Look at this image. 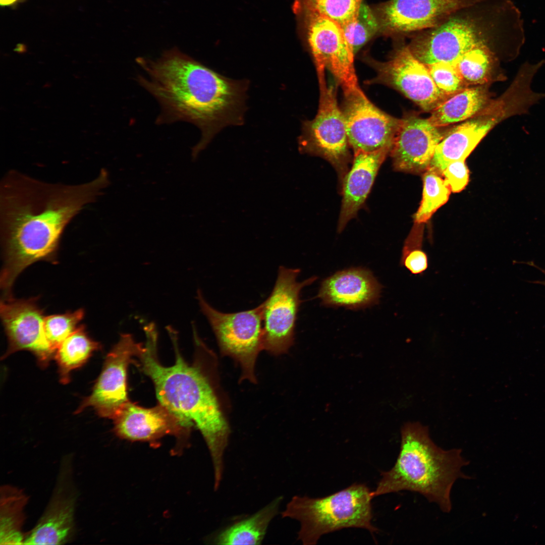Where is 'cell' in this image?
Masks as SVG:
<instances>
[{
  "mask_svg": "<svg viewBox=\"0 0 545 545\" xmlns=\"http://www.w3.org/2000/svg\"><path fill=\"white\" fill-rule=\"evenodd\" d=\"M136 62L138 83L160 106L157 124L185 122L200 129L193 157L225 127L244 124L249 81L224 76L177 48Z\"/></svg>",
  "mask_w": 545,
  "mask_h": 545,
  "instance_id": "cell-2",
  "label": "cell"
},
{
  "mask_svg": "<svg viewBox=\"0 0 545 545\" xmlns=\"http://www.w3.org/2000/svg\"><path fill=\"white\" fill-rule=\"evenodd\" d=\"M372 493L364 484L354 483L323 498L295 496L281 513L282 518L298 521V539L304 545L316 544L321 535L343 528L378 529L371 523Z\"/></svg>",
  "mask_w": 545,
  "mask_h": 545,
  "instance_id": "cell-6",
  "label": "cell"
},
{
  "mask_svg": "<svg viewBox=\"0 0 545 545\" xmlns=\"http://www.w3.org/2000/svg\"><path fill=\"white\" fill-rule=\"evenodd\" d=\"M402 119L390 151L396 171L423 173L430 166L435 148L449 129L437 127L414 115Z\"/></svg>",
  "mask_w": 545,
  "mask_h": 545,
  "instance_id": "cell-16",
  "label": "cell"
},
{
  "mask_svg": "<svg viewBox=\"0 0 545 545\" xmlns=\"http://www.w3.org/2000/svg\"><path fill=\"white\" fill-rule=\"evenodd\" d=\"M478 1L389 0L374 12L384 34L412 36L439 25L455 11Z\"/></svg>",
  "mask_w": 545,
  "mask_h": 545,
  "instance_id": "cell-15",
  "label": "cell"
},
{
  "mask_svg": "<svg viewBox=\"0 0 545 545\" xmlns=\"http://www.w3.org/2000/svg\"><path fill=\"white\" fill-rule=\"evenodd\" d=\"M341 26L354 55L380 30L374 11L363 3L356 15Z\"/></svg>",
  "mask_w": 545,
  "mask_h": 545,
  "instance_id": "cell-27",
  "label": "cell"
},
{
  "mask_svg": "<svg viewBox=\"0 0 545 545\" xmlns=\"http://www.w3.org/2000/svg\"><path fill=\"white\" fill-rule=\"evenodd\" d=\"M84 311L79 309L72 312L45 317V334L50 346L55 351L60 344L78 328Z\"/></svg>",
  "mask_w": 545,
  "mask_h": 545,
  "instance_id": "cell-29",
  "label": "cell"
},
{
  "mask_svg": "<svg viewBox=\"0 0 545 545\" xmlns=\"http://www.w3.org/2000/svg\"><path fill=\"white\" fill-rule=\"evenodd\" d=\"M16 51L18 52L21 53L25 51V48L24 46H22L21 45H20L17 47V48L16 49Z\"/></svg>",
  "mask_w": 545,
  "mask_h": 545,
  "instance_id": "cell-33",
  "label": "cell"
},
{
  "mask_svg": "<svg viewBox=\"0 0 545 545\" xmlns=\"http://www.w3.org/2000/svg\"><path fill=\"white\" fill-rule=\"evenodd\" d=\"M197 299L215 335L222 355L229 356L241 368L240 381L256 384L255 365L263 350V303L256 307L235 313H224L213 308L200 289Z\"/></svg>",
  "mask_w": 545,
  "mask_h": 545,
  "instance_id": "cell-8",
  "label": "cell"
},
{
  "mask_svg": "<svg viewBox=\"0 0 545 545\" xmlns=\"http://www.w3.org/2000/svg\"><path fill=\"white\" fill-rule=\"evenodd\" d=\"M362 3L363 0H294L293 5L316 12L342 26L356 15Z\"/></svg>",
  "mask_w": 545,
  "mask_h": 545,
  "instance_id": "cell-28",
  "label": "cell"
},
{
  "mask_svg": "<svg viewBox=\"0 0 545 545\" xmlns=\"http://www.w3.org/2000/svg\"><path fill=\"white\" fill-rule=\"evenodd\" d=\"M484 86L466 88L448 97L433 111L428 119L437 127H445L474 117L492 101Z\"/></svg>",
  "mask_w": 545,
  "mask_h": 545,
  "instance_id": "cell-22",
  "label": "cell"
},
{
  "mask_svg": "<svg viewBox=\"0 0 545 545\" xmlns=\"http://www.w3.org/2000/svg\"><path fill=\"white\" fill-rule=\"evenodd\" d=\"M298 28L316 67L328 70L344 94L359 88L353 53L340 25L313 11L293 5Z\"/></svg>",
  "mask_w": 545,
  "mask_h": 545,
  "instance_id": "cell-9",
  "label": "cell"
},
{
  "mask_svg": "<svg viewBox=\"0 0 545 545\" xmlns=\"http://www.w3.org/2000/svg\"><path fill=\"white\" fill-rule=\"evenodd\" d=\"M25 0H0V5L2 7H15Z\"/></svg>",
  "mask_w": 545,
  "mask_h": 545,
  "instance_id": "cell-32",
  "label": "cell"
},
{
  "mask_svg": "<svg viewBox=\"0 0 545 545\" xmlns=\"http://www.w3.org/2000/svg\"><path fill=\"white\" fill-rule=\"evenodd\" d=\"M100 348V345L87 335L84 326L80 325L57 349V361L61 382L66 384L70 380V372L84 364L92 353Z\"/></svg>",
  "mask_w": 545,
  "mask_h": 545,
  "instance_id": "cell-24",
  "label": "cell"
},
{
  "mask_svg": "<svg viewBox=\"0 0 545 545\" xmlns=\"http://www.w3.org/2000/svg\"><path fill=\"white\" fill-rule=\"evenodd\" d=\"M464 81L468 84L483 85L495 79H501L498 70L496 54L487 46H476L462 55L454 63Z\"/></svg>",
  "mask_w": 545,
  "mask_h": 545,
  "instance_id": "cell-25",
  "label": "cell"
},
{
  "mask_svg": "<svg viewBox=\"0 0 545 545\" xmlns=\"http://www.w3.org/2000/svg\"><path fill=\"white\" fill-rule=\"evenodd\" d=\"M319 104L315 117L302 125L299 137L301 152L321 157L334 167L340 183L351 160L344 116L337 102L335 89L326 84L325 69H317Z\"/></svg>",
  "mask_w": 545,
  "mask_h": 545,
  "instance_id": "cell-7",
  "label": "cell"
},
{
  "mask_svg": "<svg viewBox=\"0 0 545 545\" xmlns=\"http://www.w3.org/2000/svg\"><path fill=\"white\" fill-rule=\"evenodd\" d=\"M525 41L519 10L510 0H478L451 14L432 28L412 35L407 45L425 65L454 63L476 46L496 54L495 42H503L516 58Z\"/></svg>",
  "mask_w": 545,
  "mask_h": 545,
  "instance_id": "cell-4",
  "label": "cell"
},
{
  "mask_svg": "<svg viewBox=\"0 0 545 545\" xmlns=\"http://www.w3.org/2000/svg\"><path fill=\"white\" fill-rule=\"evenodd\" d=\"M465 161L460 160L450 162L442 174L453 192H461L468 183L469 170Z\"/></svg>",
  "mask_w": 545,
  "mask_h": 545,
  "instance_id": "cell-31",
  "label": "cell"
},
{
  "mask_svg": "<svg viewBox=\"0 0 545 545\" xmlns=\"http://www.w3.org/2000/svg\"><path fill=\"white\" fill-rule=\"evenodd\" d=\"M283 497L279 496L262 508L219 530L212 537L216 544H260L268 527L278 514Z\"/></svg>",
  "mask_w": 545,
  "mask_h": 545,
  "instance_id": "cell-21",
  "label": "cell"
},
{
  "mask_svg": "<svg viewBox=\"0 0 545 545\" xmlns=\"http://www.w3.org/2000/svg\"><path fill=\"white\" fill-rule=\"evenodd\" d=\"M344 94L342 110L349 145L353 151H373L392 146L402 119L373 104L360 88Z\"/></svg>",
  "mask_w": 545,
  "mask_h": 545,
  "instance_id": "cell-13",
  "label": "cell"
},
{
  "mask_svg": "<svg viewBox=\"0 0 545 545\" xmlns=\"http://www.w3.org/2000/svg\"><path fill=\"white\" fill-rule=\"evenodd\" d=\"M144 345L130 334H122L106 356L101 373L91 394L82 402L76 414L92 407L101 417L113 419L129 401L127 373L131 363H136Z\"/></svg>",
  "mask_w": 545,
  "mask_h": 545,
  "instance_id": "cell-12",
  "label": "cell"
},
{
  "mask_svg": "<svg viewBox=\"0 0 545 545\" xmlns=\"http://www.w3.org/2000/svg\"><path fill=\"white\" fill-rule=\"evenodd\" d=\"M366 61L375 72L367 84L392 87L424 111L431 112L449 97L437 87L426 65L413 56L407 45L395 50L387 61L370 58Z\"/></svg>",
  "mask_w": 545,
  "mask_h": 545,
  "instance_id": "cell-11",
  "label": "cell"
},
{
  "mask_svg": "<svg viewBox=\"0 0 545 545\" xmlns=\"http://www.w3.org/2000/svg\"><path fill=\"white\" fill-rule=\"evenodd\" d=\"M392 147L388 146L370 152H354L352 168L342 183L343 199L338 225L339 232L344 230L364 203L377 172Z\"/></svg>",
  "mask_w": 545,
  "mask_h": 545,
  "instance_id": "cell-19",
  "label": "cell"
},
{
  "mask_svg": "<svg viewBox=\"0 0 545 545\" xmlns=\"http://www.w3.org/2000/svg\"><path fill=\"white\" fill-rule=\"evenodd\" d=\"M437 87L450 96L467 88L464 81L453 63L439 62L426 65Z\"/></svg>",
  "mask_w": 545,
  "mask_h": 545,
  "instance_id": "cell-30",
  "label": "cell"
},
{
  "mask_svg": "<svg viewBox=\"0 0 545 545\" xmlns=\"http://www.w3.org/2000/svg\"><path fill=\"white\" fill-rule=\"evenodd\" d=\"M113 420L115 433L125 440L154 443L166 435L175 436L178 444L177 452L182 451L190 432L159 403L147 408L129 401Z\"/></svg>",
  "mask_w": 545,
  "mask_h": 545,
  "instance_id": "cell-17",
  "label": "cell"
},
{
  "mask_svg": "<svg viewBox=\"0 0 545 545\" xmlns=\"http://www.w3.org/2000/svg\"><path fill=\"white\" fill-rule=\"evenodd\" d=\"M27 497L21 490L10 486L1 489V544H24L25 536L21 531L24 508Z\"/></svg>",
  "mask_w": 545,
  "mask_h": 545,
  "instance_id": "cell-23",
  "label": "cell"
},
{
  "mask_svg": "<svg viewBox=\"0 0 545 545\" xmlns=\"http://www.w3.org/2000/svg\"><path fill=\"white\" fill-rule=\"evenodd\" d=\"M423 181L422 199L414 216L418 224L427 222L447 202L451 191L443 176L430 167L423 173Z\"/></svg>",
  "mask_w": 545,
  "mask_h": 545,
  "instance_id": "cell-26",
  "label": "cell"
},
{
  "mask_svg": "<svg viewBox=\"0 0 545 545\" xmlns=\"http://www.w3.org/2000/svg\"><path fill=\"white\" fill-rule=\"evenodd\" d=\"M61 485L43 516L25 536L24 544H60L68 540L74 526L75 497L63 492Z\"/></svg>",
  "mask_w": 545,
  "mask_h": 545,
  "instance_id": "cell-20",
  "label": "cell"
},
{
  "mask_svg": "<svg viewBox=\"0 0 545 545\" xmlns=\"http://www.w3.org/2000/svg\"><path fill=\"white\" fill-rule=\"evenodd\" d=\"M544 281H545V280L542 282V284H543L544 285Z\"/></svg>",
  "mask_w": 545,
  "mask_h": 545,
  "instance_id": "cell-34",
  "label": "cell"
},
{
  "mask_svg": "<svg viewBox=\"0 0 545 545\" xmlns=\"http://www.w3.org/2000/svg\"><path fill=\"white\" fill-rule=\"evenodd\" d=\"M299 268L279 267L278 276L269 297L263 302V350L279 355L286 353L294 341L297 313L301 301V290L312 284V277L299 282Z\"/></svg>",
  "mask_w": 545,
  "mask_h": 545,
  "instance_id": "cell-10",
  "label": "cell"
},
{
  "mask_svg": "<svg viewBox=\"0 0 545 545\" xmlns=\"http://www.w3.org/2000/svg\"><path fill=\"white\" fill-rule=\"evenodd\" d=\"M108 183L104 169L94 179L77 185L49 183L15 170L4 175L0 185L4 296L11 295L16 278L30 265L53 261L67 226Z\"/></svg>",
  "mask_w": 545,
  "mask_h": 545,
  "instance_id": "cell-1",
  "label": "cell"
},
{
  "mask_svg": "<svg viewBox=\"0 0 545 545\" xmlns=\"http://www.w3.org/2000/svg\"><path fill=\"white\" fill-rule=\"evenodd\" d=\"M1 317L8 340L4 358L21 350L31 352L41 366L48 365L55 351L46 338L45 317L36 299H17L12 296L1 302Z\"/></svg>",
  "mask_w": 545,
  "mask_h": 545,
  "instance_id": "cell-14",
  "label": "cell"
},
{
  "mask_svg": "<svg viewBox=\"0 0 545 545\" xmlns=\"http://www.w3.org/2000/svg\"><path fill=\"white\" fill-rule=\"evenodd\" d=\"M168 331L174 345L175 364L165 366L160 363L154 323L144 327L146 342L136 364L152 381L158 403L189 431L193 425L199 429L210 453L214 479L220 482L231 433L229 424L211 378L199 365H190L185 360L178 348L176 331L171 327Z\"/></svg>",
  "mask_w": 545,
  "mask_h": 545,
  "instance_id": "cell-3",
  "label": "cell"
},
{
  "mask_svg": "<svg viewBox=\"0 0 545 545\" xmlns=\"http://www.w3.org/2000/svg\"><path fill=\"white\" fill-rule=\"evenodd\" d=\"M381 288L370 271L351 268L324 280L318 297L326 306L358 309L377 303Z\"/></svg>",
  "mask_w": 545,
  "mask_h": 545,
  "instance_id": "cell-18",
  "label": "cell"
},
{
  "mask_svg": "<svg viewBox=\"0 0 545 545\" xmlns=\"http://www.w3.org/2000/svg\"><path fill=\"white\" fill-rule=\"evenodd\" d=\"M401 446L394 466L382 473L373 497L409 490L437 504L444 513L452 509L450 494L458 479H469L462 468L469 461L460 449L445 450L431 439L429 428L419 422H408L401 429Z\"/></svg>",
  "mask_w": 545,
  "mask_h": 545,
  "instance_id": "cell-5",
  "label": "cell"
}]
</instances>
